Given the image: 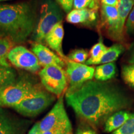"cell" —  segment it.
<instances>
[{
	"label": "cell",
	"mask_w": 134,
	"mask_h": 134,
	"mask_svg": "<svg viewBox=\"0 0 134 134\" xmlns=\"http://www.w3.org/2000/svg\"><path fill=\"white\" fill-rule=\"evenodd\" d=\"M65 99L78 116L96 126L114 113L132 104L131 99L119 87L92 80L76 91L66 93Z\"/></svg>",
	"instance_id": "1"
},
{
	"label": "cell",
	"mask_w": 134,
	"mask_h": 134,
	"mask_svg": "<svg viewBox=\"0 0 134 134\" xmlns=\"http://www.w3.org/2000/svg\"><path fill=\"white\" fill-rule=\"evenodd\" d=\"M36 14L27 3L0 4V37L15 44L26 41L36 27Z\"/></svg>",
	"instance_id": "2"
},
{
	"label": "cell",
	"mask_w": 134,
	"mask_h": 134,
	"mask_svg": "<svg viewBox=\"0 0 134 134\" xmlns=\"http://www.w3.org/2000/svg\"><path fill=\"white\" fill-rule=\"evenodd\" d=\"M63 14L62 8L53 0H43L40 16L32 33V38L37 43H44L45 38L57 23L62 22Z\"/></svg>",
	"instance_id": "3"
},
{
	"label": "cell",
	"mask_w": 134,
	"mask_h": 134,
	"mask_svg": "<svg viewBox=\"0 0 134 134\" xmlns=\"http://www.w3.org/2000/svg\"><path fill=\"white\" fill-rule=\"evenodd\" d=\"M29 76L17 78L16 81L0 89V108H12L40 87Z\"/></svg>",
	"instance_id": "4"
},
{
	"label": "cell",
	"mask_w": 134,
	"mask_h": 134,
	"mask_svg": "<svg viewBox=\"0 0 134 134\" xmlns=\"http://www.w3.org/2000/svg\"><path fill=\"white\" fill-rule=\"evenodd\" d=\"M55 100V95L40 86L13 109L23 116L34 117L42 113Z\"/></svg>",
	"instance_id": "5"
},
{
	"label": "cell",
	"mask_w": 134,
	"mask_h": 134,
	"mask_svg": "<svg viewBox=\"0 0 134 134\" xmlns=\"http://www.w3.org/2000/svg\"><path fill=\"white\" fill-rule=\"evenodd\" d=\"M98 27L100 33L103 32L109 38L117 43L123 44L127 40V33L120 27L118 10L115 6L100 5Z\"/></svg>",
	"instance_id": "6"
},
{
	"label": "cell",
	"mask_w": 134,
	"mask_h": 134,
	"mask_svg": "<svg viewBox=\"0 0 134 134\" xmlns=\"http://www.w3.org/2000/svg\"><path fill=\"white\" fill-rule=\"evenodd\" d=\"M39 128L42 133L56 129H63L64 134H73L71 122L65 108L63 96L58 98L52 109L39 121Z\"/></svg>",
	"instance_id": "7"
},
{
	"label": "cell",
	"mask_w": 134,
	"mask_h": 134,
	"mask_svg": "<svg viewBox=\"0 0 134 134\" xmlns=\"http://www.w3.org/2000/svg\"><path fill=\"white\" fill-rule=\"evenodd\" d=\"M42 85L55 96H63L68 87V80L64 68L57 66L43 67L38 72Z\"/></svg>",
	"instance_id": "8"
},
{
	"label": "cell",
	"mask_w": 134,
	"mask_h": 134,
	"mask_svg": "<svg viewBox=\"0 0 134 134\" xmlns=\"http://www.w3.org/2000/svg\"><path fill=\"white\" fill-rule=\"evenodd\" d=\"M95 68L86 64H82L68 60L66 62L65 72L68 88L66 93L76 91L86 82L91 81L94 75Z\"/></svg>",
	"instance_id": "9"
},
{
	"label": "cell",
	"mask_w": 134,
	"mask_h": 134,
	"mask_svg": "<svg viewBox=\"0 0 134 134\" xmlns=\"http://www.w3.org/2000/svg\"><path fill=\"white\" fill-rule=\"evenodd\" d=\"M8 59L13 66L25 71L37 73L41 70L36 55L23 46L14 47L10 50Z\"/></svg>",
	"instance_id": "10"
},
{
	"label": "cell",
	"mask_w": 134,
	"mask_h": 134,
	"mask_svg": "<svg viewBox=\"0 0 134 134\" xmlns=\"http://www.w3.org/2000/svg\"><path fill=\"white\" fill-rule=\"evenodd\" d=\"M31 123L0 108V134H26Z\"/></svg>",
	"instance_id": "11"
},
{
	"label": "cell",
	"mask_w": 134,
	"mask_h": 134,
	"mask_svg": "<svg viewBox=\"0 0 134 134\" xmlns=\"http://www.w3.org/2000/svg\"><path fill=\"white\" fill-rule=\"evenodd\" d=\"M31 51L36 55L41 66H57L62 68L66 67L64 60L43 43L32 42Z\"/></svg>",
	"instance_id": "12"
},
{
	"label": "cell",
	"mask_w": 134,
	"mask_h": 134,
	"mask_svg": "<svg viewBox=\"0 0 134 134\" xmlns=\"http://www.w3.org/2000/svg\"><path fill=\"white\" fill-rule=\"evenodd\" d=\"M63 37L64 29L62 22H60L53 26L52 29L50 30L45 38L44 43H46L47 47L66 62L68 58L63 53L62 48Z\"/></svg>",
	"instance_id": "13"
},
{
	"label": "cell",
	"mask_w": 134,
	"mask_h": 134,
	"mask_svg": "<svg viewBox=\"0 0 134 134\" xmlns=\"http://www.w3.org/2000/svg\"><path fill=\"white\" fill-rule=\"evenodd\" d=\"M98 11L97 10L74 9L67 14L66 20L70 24L91 26L98 23Z\"/></svg>",
	"instance_id": "14"
},
{
	"label": "cell",
	"mask_w": 134,
	"mask_h": 134,
	"mask_svg": "<svg viewBox=\"0 0 134 134\" xmlns=\"http://www.w3.org/2000/svg\"><path fill=\"white\" fill-rule=\"evenodd\" d=\"M130 114L124 110H119L110 115L105 120L104 131L107 133L114 132L119 129L129 119Z\"/></svg>",
	"instance_id": "15"
},
{
	"label": "cell",
	"mask_w": 134,
	"mask_h": 134,
	"mask_svg": "<svg viewBox=\"0 0 134 134\" xmlns=\"http://www.w3.org/2000/svg\"><path fill=\"white\" fill-rule=\"evenodd\" d=\"M116 75V65L114 62L99 65L95 68L94 78L99 81H106L114 78Z\"/></svg>",
	"instance_id": "16"
},
{
	"label": "cell",
	"mask_w": 134,
	"mask_h": 134,
	"mask_svg": "<svg viewBox=\"0 0 134 134\" xmlns=\"http://www.w3.org/2000/svg\"><path fill=\"white\" fill-rule=\"evenodd\" d=\"M125 49L124 44L120 43H116L113 45L104 53L101 58L98 60L95 65H103L105 63H113L119 57V56L124 52Z\"/></svg>",
	"instance_id": "17"
},
{
	"label": "cell",
	"mask_w": 134,
	"mask_h": 134,
	"mask_svg": "<svg viewBox=\"0 0 134 134\" xmlns=\"http://www.w3.org/2000/svg\"><path fill=\"white\" fill-rule=\"evenodd\" d=\"M134 6L133 0H119L117 8L119 17L120 26L122 31H125V24L129 15Z\"/></svg>",
	"instance_id": "18"
},
{
	"label": "cell",
	"mask_w": 134,
	"mask_h": 134,
	"mask_svg": "<svg viewBox=\"0 0 134 134\" xmlns=\"http://www.w3.org/2000/svg\"><path fill=\"white\" fill-rule=\"evenodd\" d=\"M108 48V47H107L103 42V38L100 37L98 42L94 45L89 52V58L85 63L86 65H93L96 64L97 62L104 54Z\"/></svg>",
	"instance_id": "19"
},
{
	"label": "cell",
	"mask_w": 134,
	"mask_h": 134,
	"mask_svg": "<svg viewBox=\"0 0 134 134\" xmlns=\"http://www.w3.org/2000/svg\"><path fill=\"white\" fill-rule=\"evenodd\" d=\"M15 43L9 38L0 37V65L11 67L8 59L10 50L15 47Z\"/></svg>",
	"instance_id": "20"
},
{
	"label": "cell",
	"mask_w": 134,
	"mask_h": 134,
	"mask_svg": "<svg viewBox=\"0 0 134 134\" xmlns=\"http://www.w3.org/2000/svg\"><path fill=\"white\" fill-rule=\"evenodd\" d=\"M17 80V73L11 67L0 65V89L14 83Z\"/></svg>",
	"instance_id": "21"
},
{
	"label": "cell",
	"mask_w": 134,
	"mask_h": 134,
	"mask_svg": "<svg viewBox=\"0 0 134 134\" xmlns=\"http://www.w3.org/2000/svg\"><path fill=\"white\" fill-rule=\"evenodd\" d=\"M100 4L99 0H74L73 7L76 9H90L98 11L100 8Z\"/></svg>",
	"instance_id": "22"
},
{
	"label": "cell",
	"mask_w": 134,
	"mask_h": 134,
	"mask_svg": "<svg viewBox=\"0 0 134 134\" xmlns=\"http://www.w3.org/2000/svg\"><path fill=\"white\" fill-rule=\"evenodd\" d=\"M67 57L68 60L72 62L84 64L88 60L89 52L86 50L83 49V48L75 49L70 52Z\"/></svg>",
	"instance_id": "23"
},
{
	"label": "cell",
	"mask_w": 134,
	"mask_h": 134,
	"mask_svg": "<svg viewBox=\"0 0 134 134\" xmlns=\"http://www.w3.org/2000/svg\"><path fill=\"white\" fill-rule=\"evenodd\" d=\"M121 75L125 83L134 89V64H129L122 66Z\"/></svg>",
	"instance_id": "24"
},
{
	"label": "cell",
	"mask_w": 134,
	"mask_h": 134,
	"mask_svg": "<svg viewBox=\"0 0 134 134\" xmlns=\"http://www.w3.org/2000/svg\"><path fill=\"white\" fill-rule=\"evenodd\" d=\"M112 134H134V114H130L129 119Z\"/></svg>",
	"instance_id": "25"
},
{
	"label": "cell",
	"mask_w": 134,
	"mask_h": 134,
	"mask_svg": "<svg viewBox=\"0 0 134 134\" xmlns=\"http://www.w3.org/2000/svg\"><path fill=\"white\" fill-rule=\"evenodd\" d=\"M125 29L127 34H134V6L130 11L128 18H127L126 23L125 25Z\"/></svg>",
	"instance_id": "26"
},
{
	"label": "cell",
	"mask_w": 134,
	"mask_h": 134,
	"mask_svg": "<svg viewBox=\"0 0 134 134\" xmlns=\"http://www.w3.org/2000/svg\"><path fill=\"white\" fill-rule=\"evenodd\" d=\"M55 1L60 5L62 9H63V11L67 14L72 10L74 0H55Z\"/></svg>",
	"instance_id": "27"
},
{
	"label": "cell",
	"mask_w": 134,
	"mask_h": 134,
	"mask_svg": "<svg viewBox=\"0 0 134 134\" xmlns=\"http://www.w3.org/2000/svg\"><path fill=\"white\" fill-rule=\"evenodd\" d=\"M75 134H98L93 129L90 128H78Z\"/></svg>",
	"instance_id": "28"
},
{
	"label": "cell",
	"mask_w": 134,
	"mask_h": 134,
	"mask_svg": "<svg viewBox=\"0 0 134 134\" xmlns=\"http://www.w3.org/2000/svg\"><path fill=\"white\" fill-rule=\"evenodd\" d=\"M42 132L41 131L39 128V122H36L34 125L31 127V129L28 131L27 134H42Z\"/></svg>",
	"instance_id": "29"
},
{
	"label": "cell",
	"mask_w": 134,
	"mask_h": 134,
	"mask_svg": "<svg viewBox=\"0 0 134 134\" xmlns=\"http://www.w3.org/2000/svg\"><path fill=\"white\" fill-rule=\"evenodd\" d=\"M100 5H108V6H115L117 7L119 0H99Z\"/></svg>",
	"instance_id": "30"
},
{
	"label": "cell",
	"mask_w": 134,
	"mask_h": 134,
	"mask_svg": "<svg viewBox=\"0 0 134 134\" xmlns=\"http://www.w3.org/2000/svg\"><path fill=\"white\" fill-rule=\"evenodd\" d=\"M127 62L129 64H134V47L132 48V50L130 51V53Z\"/></svg>",
	"instance_id": "31"
},
{
	"label": "cell",
	"mask_w": 134,
	"mask_h": 134,
	"mask_svg": "<svg viewBox=\"0 0 134 134\" xmlns=\"http://www.w3.org/2000/svg\"><path fill=\"white\" fill-rule=\"evenodd\" d=\"M59 129H54V130L44 132H42V134H57V133Z\"/></svg>",
	"instance_id": "32"
},
{
	"label": "cell",
	"mask_w": 134,
	"mask_h": 134,
	"mask_svg": "<svg viewBox=\"0 0 134 134\" xmlns=\"http://www.w3.org/2000/svg\"><path fill=\"white\" fill-rule=\"evenodd\" d=\"M57 134H64V131H63V129H60Z\"/></svg>",
	"instance_id": "33"
},
{
	"label": "cell",
	"mask_w": 134,
	"mask_h": 134,
	"mask_svg": "<svg viewBox=\"0 0 134 134\" xmlns=\"http://www.w3.org/2000/svg\"><path fill=\"white\" fill-rule=\"evenodd\" d=\"M9 1V0H0V3L3 2V1Z\"/></svg>",
	"instance_id": "34"
},
{
	"label": "cell",
	"mask_w": 134,
	"mask_h": 134,
	"mask_svg": "<svg viewBox=\"0 0 134 134\" xmlns=\"http://www.w3.org/2000/svg\"><path fill=\"white\" fill-rule=\"evenodd\" d=\"M133 1H134V0H133Z\"/></svg>",
	"instance_id": "35"
}]
</instances>
